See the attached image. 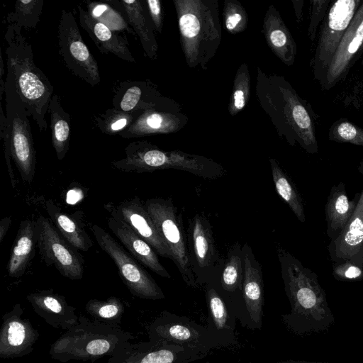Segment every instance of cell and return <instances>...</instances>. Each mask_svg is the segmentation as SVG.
Wrapping results in <instances>:
<instances>
[{
	"label": "cell",
	"instance_id": "cell-28",
	"mask_svg": "<svg viewBox=\"0 0 363 363\" xmlns=\"http://www.w3.org/2000/svg\"><path fill=\"white\" fill-rule=\"evenodd\" d=\"M117 2L123 9L129 26L139 37L145 55L151 60L156 59L158 44L145 1L121 0Z\"/></svg>",
	"mask_w": 363,
	"mask_h": 363
},
{
	"label": "cell",
	"instance_id": "cell-15",
	"mask_svg": "<svg viewBox=\"0 0 363 363\" xmlns=\"http://www.w3.org/2000/svg\"><path fill=\"white\" fill-rule=\"evenodd\" d=\"M181 106L164 96L155 106L143 110L135 121L118 134L123 138H133L156 134L176 133L189 121Z\"/></svg>",
	"mask_w": 363,
	"mask_h": 363
},
{
	"label": "cell",
	"instance_id": "cell-13",
	"mask_svg": "<svg viewBox=\"0 0 363 363\" xmlns=\"http://www.w3.org/2000/svg\"><path fill=\"white\" fill-rule=\"evenodd\" d=\"M38 247L46 265H53L63 277L71 280L83 277L84 260L78 250L70 245L57 231L50 219L39 216Z\"/></svg>",
	"mask_w": 363,
	"mask_h": 363
},
{
	"label": "cell",
	"instance_id": "cell-46",
	"mask_svg": "<svg viewBox=\"0 0 363 363\" xmlns=\"http://www.w3.org/2000/svg\"><path fill=\"white\" fill-rule=\"evenodd\" d=\"M294 9L296 21L300 23L303 18V0H291Z\"/></svg>",
	"mask_w": 363,
	"mask_h": 363
},
{
	"label": "cell",
	"instance_id": "cell-7",
	"mask_svg": "<svg viewBox=\"0 0 363 363\" xmlns=\"http://www.w3.org/2000/svg\"><path fill=\"white\" fill-rule=\"evenodd\" d=\"M6 66L4 94L11 157L21 179L31 183L35 172L36 151L28 119L30 116L18 93L11 67L8 64Z\"/></svg>",
	"mask_w": 363,
	"mask_h": 363
},
{
	"label": "cell",
	"instance_id": "cell-45",
	"mask_svg": "<svg viewBox=\"0 0 363 363\" xmlns=\"http://www.w3.org/2000/svg\"><path fill=\"white\" fill-rule=\"evenodd\" d=\"M145 2L155 31L159 34H162L163 13L161 1L160 0H146Z\"/></svg>",
	"mask_w": 363,
	"mask_h": 363
},
{
	"label": "cell",
	"instance_id": "cell-35",
	"mask_svg": "<svg viewBox=\"0 0 363 363\" xmlns=\"http://www.w3.org/2000/svg\"><path fill=\"white\" fill-rule=\"evenodd\" d=\"M244 275V262L242 247L239 242L234 244L228 253L227 260L224 266L221 286L228 292L242 290Z\"/></svg>",
	"mask_w": 363,
	"mask_h": 363
},
{
	"label": "cell",
	"instance_id": "cell-39",
	"mask_svg": "<svg viewBox=\"0 0 363 363\" xmlns=\"http://www.w3.org/2000/svg\"><path fill=\"white\" fill-rule=\"evenodd\" d=\"M87 11L96 20L107 26L111 30H126L134 33L129 24L118 11L111 6L99 2H88Z\"/></svg>",
	"mask_w": 363,
	"mask_h": 363
},
{
	"label": "cell",
	"instance_id": "cell-10",
	"mask_svg": "<svg viewBox=\"0 0 363 363\" xmlns=\"http://www.w3.org/2000/svg\"><path fill=\"white\" fill-rule=\"evenodd\" d=\"M91 230L101 249L115 263L119 277L133 296L150 300L164 298L154 279L109 233L96 224Z\"/></svg>",
	"mask_w": 363,
	"mask_h": 363
},
{
	"label": "cell",
	"instance_id": "cell-19",
	"mask_svg": "<svg viewBox=\"0 0 363 363\" xmlns=\"http://www.w3.org/2000/svg\"><path fill=\"white\" fill-rule=\"evenodd\" d=\"M363 179V159L357 168ZM328 252L333 263L351 262L363 267V188L357 193L354 212L342 233L330 242Z\"/></svg>",
	"mask_w": 363,
	"mask_h": 363
},
{
	"label": "cell",
	"instance_id": "cell-36",
	"mask_svg": "<svg viewBox=\"0 0 363 363\" xmlns=\"http://www.w3.org/2000/svg\"><path fill=\"white\" fill-rule=\"evenodd\" d=\"M85 310L94 320L106 324L119 325L125 313V306L121 299L111 296L105 301L89 300L85 306Z\"/></svg>",
	"mask_w": 363,
	"mask_h": 363
},
{
	"label": "cell",
	"instance_id": "cell-2",
	"mask_svg": "<svg viewBox=\"0 0 363 363\" xmlns=\"http://www.w3.org/2000/svg\"><path fill=\"white\" fill-rule=\"evenodd\" d=\"M284 290L291 305L283 322L292 333L305 337L327 333L335 316L317 274L283 247H277Z\"/></svg>",
	"mask_w": 363,
	"mask_h": 363
},
{
	"label": "cell",
	"instance_id": "cell-24",
	"mask_svg": "<svg viewBox=\"0 0 363 363\" xmlns=\"http://www.w3.org/2000/svg\"><path fill=\"white\" fill-rule=\"evenodd\" d=\"M262 32L274 54L286 65H293L297 53L296 43L280 13L272 4L266 11Z\"/></svg>",
	"mask_w": 363,
	"mask_h": 363
},
{
	"label": "cell",
	"instance_id": "cell-47",
	"mask_svg": "<svg viewBox=\"0 0 363 363\" xmlns=\"http://www.w3.org/2000/svg\"><path fill=\"white\" fill-rule=\"evenodd\" d=\"M11 224V217L3 218L0 221V242L3 241L10 225Z\"/></svg>",
	"mask_w": 363,
	"mask_h": 363
},
{
	"label": "cell",
	"instance_id": "cell-38",
	"mask_svg": "<svg viewBox=\"0 0 363 363\" xmlns=\"http://www.w3.org/2000/svg\"><path fill=\"white\" fill-rule=\"evenodd\" d=\"M143 111L125 112L114 108L94 118L96 126L104 134L113 135L130 126Z\"/></svg>",
	"mask_w": 363,
	"mask_h": 363
},
{
	"label": "cell",
	"instance_id": "cell-21",
	"mask_svg": "<svg viewBox=\"0 0 363 363\" xmlns=\"http://www.w3.org/2000/svg\"><path fill=\"white\" fill-rule=\"evenodd\" d=\"M27 300L34 311L55 328L66 331L78 322L79 316L76 314L75 308L52 289L31 293L27 296Z\"/></svg>",
	"mask_w": 363,
	"mask_h": 363
},
{
	"label": "cell",
	"instance_id": "cell-4",
	"mask_svg": "<svg viewBox=\"0 0 363 363\" xmlns=\"http://www.w3.org/2000/svg\"><path fill=\"white\" fill-rule=\"evenodd\" d=\"M4 38L6 64L13 71L18 93L40 130L46 131L45 115L53 96V86L36 66L32 46L22 34V29L8 25Z\"/></svg>",
	"mask_w": 363,
	"mask_h": 363
},
{
	"label": "cell",
	"instance_id": "cell-25",
	"mask_svg": "<svg viewBox=\"0 0 363 363\" xmlns=\"http://www.w3.org/2000/svg\"><path fill=\"white\" fill-rule=\"evenodd\" d=\"M164 96L150 81H125L116 87L112 104L114 108L125 112L143 111Z\"/></svg>",
	"mask_w": 363,
	"mask_h": 363
},
{
	"label": "cell",
	"instance_id": "cell-37",
	"mask_svg": "<svg viewBox=\"0 0 363 363\" xmlns=\"http://www.w3.org/2000/svg\"><path fill=\"white\" fill-rule=\"evenodd\" d=\"M251 79L248 65L242 62L237 69L230 96L228 113L234 116L246 106L250 96Z\"/></svg>",
	"mask_w": 363,
	"mask_h": 363
},
{
	"label": "cell",
	"instance_id": "cell-8",
	"mask_svg": "<svg viewBox=\"0 0 363 363\" xmlns=\"http://www.w3.org/2000/svg\"><path fill=\"white\" fill-rule=\"evenodd\" d=\"M145 206L183 280L189 286L198 287L189 259L182 220L172 200L150 199L145 202Z\"/></svg>",
	"mask_w": 363,
	"mask_h": 363
},
{
	"label": "cell",
	"instance_id": "cell-41",
	"mask_svg": "<svg viewBox=\"0 0 363 363\" xmlns=\"http://www.w3.org/2000/svg\"><path fill=\"white\" fill-rule=\"evenodd\" d=\"M223 16L225 28L230 33L238 34L247 28L248 15L238 0L224 1Z\"/></svg>",
	"mask_w": 363,
	"mask_h": 363
},
{
	"label": "cell",
	"instance_id": "cell-17",
	"mask_svg": "<svg viewBox=\"0 0 363 363\" xmlns=\"http://www.w3.org/2000/svg\"><path fill=\"white\" fill-rule=\"evenodd\" d=\"M0 332V357L4 359L22 357L34 350L40 334L30 320L23 316L19 303L2 317Z\"/></svg>",
	"mask_w": 363,
	"mask_h": 363
},
{
	"label": "cell",
	"instance_id": "cell-43",
	"mask_svg": "<svg viewBox=\"0 0 363 363\" xmlns=\"http://www.w3.org/2000/svg\"><path fill=\"white\" fill-rule=\"evenodd\" d=\"M333 275L338 281H363V267L349 261L333 263Z\"/></svg>",
	"mask_w": 363,
	"mask_h": 363
},
{
	"label": "cell",
	"instance_id": "cell-31",
	"mask_svg": "<svg viewBox=\"0 0 363 363\" xmlns=\"http://www.w3.org/2000/svg\"><path fill=\"white\" fill-rule=\"evenodd\" d=\"M189 234L196 261L201 268L213 264L217 250L208 220L201 214L194 216L189 223Z\"/></svg>",
	"mask_w": 363,
	"mask_h": 363
},
{
	"label": "cell",
	"instance_id": "cell-14",
	"mask_svg": "<svg viewBox=\"0 0 363 363\" xmlns=\"http://www.w3.org/2000/svg\"><path fill=\"white\" fill-rule=\"evenodd\" d=\"M208 352L181 345L157 342L125 344L106 363H190L202 359Z\"/></svg>",
	"mask_w": 363,
	"mask_h": 363
},
{
	"label": "cell",
	"instance_id": "cell-18",
	"mask_svg": "<svg viewBox=\"0 0 363 363\" xmlns=\"http://www.w3.org/2000/svg\"><path fill=\"white\" fill-rule=\"evenodd\" d=\"M104 208L111 216L125 223L138 235L147 242L160 256L171 259L170 252L158 232L145 203L138 196L118 204L108 203Z\"/></svg>",
	"mask_w": 363,
	"mask_h": 363
},
{
	"label": "cell",
	"instance_id": "cell-26",
	"mask_svg": "<svg viewBox=\"0 0 363 363\" xmlns=\"http://www.w3.org/2000/svg\"><path fill=\"white\" fill-rule=\"evenodd\" d=\"M38 235L36 219H25L21 222L6 267L11 277L18 278L25 274L35 255Z\"/></svg>",
	"mask_w": 363,
	"mask_h": 363
},
{
	"label": "cell",
	"instance_id": "cell-40",
	"mask_svg": "<svg viewBox=\"0 0 363 363\" xmlns=\"http://www.w3.org/2000/svg\"><path fill=\"white\" fill-rule=\"evenodd\" d=\"M328 139L336 143H350L363 147V129L347 119L341 118L330 126Z\"/></svg>",
	"mask_w": 363,
	"mask_h": 363
},
{
	"label": "cell",
	"instance_id": "cell-22",
	"mask_svg": "<svg viewBox=\"0 0 363 363\" xmlns=\"http://www.w3.org/2000/svg\"><path fill=\"white\" fill-rule=\"evenodd\" d=\"M107 225L135 259L159 276L171 278L169 273L160 263L154 248L125 223L111 216L107 218Z\"/></svg>",
	"mask_w": 363,
	"mask_h": 363
},
{
	"label": "cell",
	"instance_id": "cell-48",
	"mask_svg": "<svg viewBox=\"0 0 363 363\" xmlns=\"http://www.w3.org/2000/svg\"><path fill=\"white\" fill-rule=\"evenodd\" d=\"M276 363H333V362H308L303 360H286L281 361Z\"/></svg>",
	"mask_w": 363,
	"mask_h": 363
},
{
	"label": "cell",
	"instance_id": "cell-23",
	"mask_svg": "<svg viewBox=\"0 0 363 363\" xmlns=\"http://www.w3.org/2000/svg\"><path fill=\"white\" fill-rule=\"evenodd\" d=\"M80 26L87 32L102 53H111L128 62H135L125 38L94 18L80 5L77 6Z\"/></svg>",
	"mask_w": 363,
	"mask_h": 363
},
{
	"label": "cell",
	"instance_id": "cell-20",
	"mask_svg": "<svg viewBox=\"0 0 363 363\" xmlns=\"http://www.w3.org/2000/svg\"><path fill=\"white\" fill-rule=\"evenodd\" d=\"M242 253L244 262L242 291L247 316L252 328L260 329L264 305L262 267L247 242L242 247Z\"/></svg>",
	"mask_w": 363,
	"mask_h": 363
},
{
	"label": "cell",
	"instance_id": "cell-34",
	"mask_svg": "<svg viewBox=\"0 0 363 363\" xmlns=\"http://www.w3.org/2000/svg\"><path fill=\"white\" fill-rule=\"evenodd\" d=\"M44 0H18L13 10L6 16L8 25H15L21 29H33L40 23Z\"/></svg>",
	"mask_w": 363,
	"mask_h": 363
},
{
	"label": "cell",
	"instance_id": "cell-44",
	"mask_svg": "<svg viewBox=\"0 0 363 363\" xmlns=\"http://www.w3.org/2000/svg\"><path fill=\"white\" fill-rule=\"evenodd\" d=\"M0 134L1 138L4 143V150L5 154L6 162L8 167V172L11 178L12 186L15 188L16 184V180L15 178L14 172L11 167V144L9 140V135L8 131L6 117V114L4 113L2 107L1 106V117H0Z\"/></svg>",
	"mask_w": 363,
	"mask_h": 363
},
{
	"label": "cell",
	"instance_id": "cell-16",
	"mask_svg": "<svg viewBox=\"0 0 363 363\" xmlns=\"http://www.w3.org/2000/svg\"><path fill=\"white\" fill-rule=\"evenodd\" d=\"M363 52V1L345 31L320 85L324 91L344 80Z\"/></svg>",
	"mask_w": 363,
	"mask_h": 363
},
{
	"label": "cell",
	"instance_id": "cell-30",
	"mask_svg": "<svg viewBox=\"0 0 363 363\" xmlns=\"http://www.w3.org/2000/svg\"><path fill=\"white\" fill-rule=\"evenodd\" d=\"M45 210L49 219L62 236L74 247L87 252L93 242L83 224L73 216L65 213L54 201H45Z\"/></svg>",
	"mask_w": 363,
	"mask_h": 363
},
{
	"label": "cell",
	"instance_id": "cell-32",
	"mask_svg": "<svg viewBox=\"0 0 363 363\" xmlns=\"http://www.w3.org/2000/svg\"><path fill=\"white\" fill-rule=\"evenodd\" d=\"M48 112L50 113L52 145L57 159L62 160L69 149L70 116L62 107L57 95H53Z\"/></svg>",
	"mask_w": 363,
	"mask_h": 363
},
{
	"label": "cell",
	"instance_id": "cell-6",
	"mask_svg": "<svg viewBox=\"0 0 363 363\" xmlns=\"http://www.w3.org/2000/svg\"><path fill=\"white\" fill-rule=\"evenodd\" d=\"M125 157L111 162L113 168L123 172L175 169L209 179H218L226 174L225 169L211 158L181 150H164L147 140L130 143L125 148Z\"/></svg>",
	"mask_w": 363,
	"mask_h": 363
},
{
	"label": "cell",
	"instance_id": "cell-5",
	"mask_svg": "<svg viewBox=\"0 0 363 363\" xmlns=\"http://www.w3.org/2000/svg\"><path fill=\"white\" fill-rule=\"evenodd\" d=\"M133 339L131 333L119 325L79 316L77 324L50 345L49 354L62 363L71 360L94 362L104 357H111Z\"/></svg>",
	"mask_w": 363,
	"mask_h": 363
},
{
	"label": "cell",
	"instance_id": "cell-42",
	"mask_svg": "<svg viewBox=\"0 0 363 363\" xmlns=\"http://www.w3.org/2000/svg\"><path fill=\"white\" fill-rule=\"evenodd\" d=\"M330 3V0L310 1V21L308 35L312 42H313L316 38L318 27L323 21Z\"/></svg>",
	"mask_w": 363,
	"mask_h": 363
},
{
	"label": "cell",
	"instance_id": "cell-11",
	"mask_svg": "<svg viewBox=\"0 0 363 363\" xmlns=\"http://www.w3.org/2000/svg\"><path fill=\"white\" fill-rule=\"evenodd\" d=\"M57 48L72 74L92 86L100 82L97 61L84 42L74 16L66 9L62 11L57 26Z\"/></svg>",
	"mask_w": 363,
	"mask_h": 363
},
{
	"label": "cell",
	"instance_id": "cell-12",
	"mask_svg": "<svg viewBox=\"0 0 363 363\" xmlns=\"http://www.w3.org/2000/svg\"><path fill=\"white\" fill-rule=\"evenodd\" d=\"M150 340L181 345L210 352L224 346L220 340L205 328L191 319L168 311L162 312L147 328Z\"/></svg>",
	"mask_w": 363,
	"mask_h": 363
},
{
	"label": "cell",
	"instance_id": "cell-3",
	"mask_svg": "<svg viewBox=\"0 0 363 363\" xmlns=\"http://www.w3.org/2000/svg\"><path fill=\"white\" fill-rule=\"evenodd\" d=\"M173 4L187 66L207 69L222 39L218 0H173Z\"/></svg>",
	"mask_w": 363,
	"mask_h": 363
},
{
	"label": "cell",
	"instance_id": "cell-29",
	"mask_svg": "<svg viewBox=\"0 0 363 363\" xmlns=\"http://www.w3.org/2000/svg\"><path fill=\"white\" fill-rule=\"evenodd\" d=\"M209 311L208 330L216 335L223 345L235 342V315L230 312L225 301L212 287L206 292Z\"/></svg>",
	"mask_w": 363,
	"mask_h": 363
},
{
	"label": "cell",
	"instance_id": "cell-1",
	"mask_svg": "<svg viewBox=\"0 0 363 363\" xmlns=\"http://www.w3.org/2000/svg\"><path fill=\"white\" fill-rule=\"evenodd\" d=\"M255 94L280 138L309 154L318 152L313 110L284 76L257 67Z\"/></svg>",
	"mask_w": 363,
	"mask_h": 363
},
{
	"label": "cell",
	"instance_id": "cell-9",
	"mask_svg": "<svg viewBox=\"0 0 363 363\" xmlns=\"http://www.w3.org/2000/svg\"><path fill=\"white\" fill-rule=\"evenodd\" d=\"M362 0L331 1L321 23L317 45L310 66L313 78L320 85L328 67Z\"/></svg>",
	"mask_w": 363,
	"mask_h": 363
},
{
	"label": "cell",
	"instance_id": "cell-27",
	"mask_svg": "<svg viewBox=\"0 0 363 363\" xmlns=\"http://www.w3.org/2000/svg\"><path fill=\"white\" fill-rule=\"evenodd\" d=\"M357 203V194L349 200L345 185L340 182L330 189L325 206L327 235L330 241L336 239L351 219Z\"/></svg>",
	"mask_w": 363,
	"mask_h": 363
},
{
	"label": "cell",
	"instance_id": "cell-33",
	"mask_svg": "<svg viewBox=\"0 0 363 363\" xmlns=\"http://www.w3.org/2000/svg\"><path fill=\"white\" fill-rule=\"evenodd\" d=\"M269 161L277 194L289 206L297 219L301 223H305L303 200L295 185L275 159L269 157Z\"/></svg>",
	"mask_w": 363,
	"mask_h": 363
}]
</instances>
